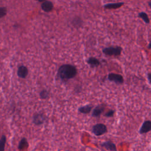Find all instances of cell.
I'll list each match as a JSON object with an SVG mask.
<instances>
[{
    "mask_svg": "<svg viewBox=\"0 0 151 151\" xmlns=\"http://www.w3.org/2000/svg\"><path fill=\"white\" fill-rule=\"evenodd\" d=\"M87 63L89 64L91 67H97L100 65V61L94 57H89L87 60Z\"/></svg>",
    "mask_w": 151,
    "mask_h": 151,
    "instance_id": "8fae6325",
    "label": "cell"
},
{
    "mask_svg": "<svg viewBox=\"0 0 151 151\" xmlns=\"http://www.w3.org/2000/svg\"><path fill=\"white\" fill-rule=\"evenodd\" d=\"M107 127L102 123L96 124L93 126L92 132L96 136H101L107 132Z\"/></svg>",
    "mask_w": 151,
    "mask_h": 151,
    "instance_id": "3957f363",
    "label": "cell"
},
{
    "mask_svg": "<svg viewBox=\"0 0 151 151\" xmlns=\"http://www.w3.org/2000/svg\"><path fill=\"white\" fill-rule=\"evenodd\" d=\"M107 78L110 81L114 82L116 84H122L124 81L123 77L122 75L115 73L109 74Z\"/></svg>",
    "mask_w": 151,
    "mask_h": 151,
    "instance_id": "277c9868",
    "label": "cell"
},
{
    "mask_svg": "<svg viewBox=\"0 0 151 151\" xmlns=\"http://www.w3.org/2000/svg\"><path fill=\"white\" fill-rule=\"evenodd\" d=\"M151 130V122L150 120H146L143 122L140 130V134H144L149 132Z\"/></svg>",
    "mask_w": 151,
    "mask_h": 151,
    "instance_id": "8992f818",
    "label": "cell"
},
{
    "mask_svg": "<svg viewBox=\"0 0 151 151\" xmlns=\"http://www.w3.org/2000/svg\"><path fill=\"white\" fill-rule=\"evenodd\" d=\"M150 73H148V74H147V78H148V81H149V83H150Z\"/></svg>",
    "mask_w": 151,
    "mask_h": 151,
    "instance_id": "ffe728a7",
    "label": "cell"
},
{
    "mask_svg": "<svg viewBox=\"0 0 151 151\" xmlns=\"http://www.w3.org/2000/svg\"><path fill=\"white\" fill-rule=\"evenodd\" d=\"M104 104H100V105H98L93 110V112H92V116L93 117H99L101 113L104 111Z\"/></svg>",
    "mask_w": 151,
    "mask_h": 151,
    "instance_id": "ba28073f",
    "label": "cell"
},
{
    "mask_svg": "<svg viewBox=\"0 0 151 151\" xmlns=\"http://www.w3.org/2000/svg\"><path fill=\"white\" fill-rule=\"evenodd\" d=\"M45 120V116L42 113H36L33 116L32 122L36 125L42 124Z\"/></svg>",
    "mask_w": 151,
    "mask_h": 151,
    "instance_id": "5b68a950",
    "label": "cell"
},
{
    "mask_svg": "<svg viewBox=\"0 0 151 151\" xmlns=\"http://www.w3.org/2000/svg\"><path fill=\"white\" fill-rule=\"evenodd\" d=\"M6 141V137L5 136L3 135L0 139V151L5 150V146Z\"/></svg>",
    "mask_w": 151,
    "mask_h": 151,
    "instance_id": "2e32d148",
    "label": "cell"
},
{
    "mask_svg": "<svg viewBox=\"0 0 151 151\" xmlns=\"http://www.w3.org/2000/svg\"><path fill=\"white\" fill-rule=\"evenodd\" d=\"M49 96V92L47 90H42L40 93V97L41 99H46Z\"/></svg>",
    "mask_w": 151,
    "mask_h": 151,
    "instance_id": "e0dca14e",
    "label": "cell"
},
{
    "mask_svg": "<svg viewBox=\"0 0 151 151\" xmlns=\"http://www.w3.org/2000/svg\"><path fill=\"white\" fill-rule=\"evenodd\" d=\"M114 111L113 110H110L109 111H108L105 114L104 116L107 117H111L113 116L114 115Z\"/></svg>",
    "mask_w": 151,
    "mask_h": 151,
    "instance_id": "d6986e66",
    "label": "cell"
},
{
    "mask_svg": "<svg viewBox=\"0 0 151 151\" xmlns=\"http://www.w3.org/2000/svg\"><path fill=\"white\" fill-rule=\"evenodd\" d=\"M122 48L120 46H111L104 48L102 50L103 54L108 56H119L121 54Z\"/></svg>",
    "mask_w": 151,
    "mask_h": 151,
    "instance_id": "7a4b0ae2",
    "label": "cell"
},
{
    "mask_svg": "<svg viewBox=\"0 0 151 151\" xmlns=\"http://www.w3.org/2000/svg\"><path fill=\"white\" fill-rule=\"evenodd\" d=\"M28 73V71L27 68L25 66L21 65L20 66L17 71V75L19 77L22 78H25Z\"/></svg>",
    "mask_w": 151,
    "mask_h": 151,
    "instance_id": "9c48e42d",
    "label": "cell"
},
{
    "mask_svg": "<svg viewBox=\"0 0 151 151\" xmlns=\"http://www.w3.org/2000/svg\"><path fill=\"white\" fill-rule=\"evenodd\" d=\"M124 2H116V3H109L104 5L103 7L106 9H117L120 8L124 5Z\"/></svg>",
    "mask_w": 151,
    "mask_h": 151,
    "instance_id": "7c38bea8",
    "label": "cell"
},
{
    "mask_svg": "<svg viewBox=\"0 0 151 151\" xmlns=\"http://www.w3.org/2000/svg\"><path fill=\"white\" fill-rule=\"evenodd\" d=\"M6 14V8L5 7H0V18H2Z\"/></svg>",
    "mask_w": 151,
    "mask_h": 151,
    "instance_id": "ac0fdd59",
    "label": "cell"
},
{
    "mask_svg": "<svg viewBox=\"0 0 151 151\" xmlns=\"http://www.w3.org/2000/svg\"><path fill=\"white\" fill-rule=\"evenodd\" d=\"M53 8H54L53 4L52 3V2L49 1H44L41 5V9L46 12L51 11L52 10Z\"/></svg>",
    "mask_w": 151,
    "mask_h": 151,
    "instance_id": "52a82bcc",
    "label": "cell"
},
{
    "mask_svg": "<svg viewBox=\"0 0 151 151\" xmlns=\"http://www.w3.org/2000/svg\"><path fill=\"white\" fill-rule=\"evenodd\" d=\"M93 107V106L92 105L87 104L86 106L80 107L78 109V112L83 113V114H88L91 111Z\"/></svg>",
    "mask_w": 151,
    "mask_h": 151,
    "instance_id": "4fadbf2b",
    "label": "cell"
},
{
    "mask_svg": "<svg viewBox=\"0 0 151 151\" xmlns=\"http://www.w3.org/2000/svg\"><path fill=\"white\" fill-rule=\"evenodd\" d=\"M28 146V142L27 140V139L25 138H22L19 143V145H18V149L20 150H22L25 148H27V147Z\"/></svg>",
    "mask_w": 151,
    "mask_h": 151,
    "instance_id": "5bb4252c",
    "label": "cell"
},
{
    "mask_svg": "<svg viewBox=\"0 0 151 151\" xmlns=\"http://www.w3.org/2000/svg\"><path fill=\"white\" fill-rule=\"evenodd\" d=\"M148 48L150 49V42L149 44V46H148Z\"/></svg>",
    "mask_w": 151,
    "mask_h": 151,
    "instance_id": "44dd1931",
    "label": "cell"
},
{
    "mask_svg": "<svg viewBox=\"0 0 151 151\" xmlns=\"http://www.w3.org/2000/svg\"><path fill=\"white\" fill-rule=\"evenodd\" d=\"M101 146L110 151H116V147L114 143L110 141H106L101 144Z\"/></svg>",
    "mask_w": 151,
    "mask_h": 151,
    "instance_id": "30bf717a",
    "label": "cell"
},
{
    "mask_svg": "<svg viewBox=\"0 0 151 151\" xmlns=\"http://www.w3.org/2000/svg\"><path fill=\"white\" fill-rule=\"evenodd\" d=\"M138 16L139 18H140L141 19H143V21L146 23V24H149L150 22V20H149V18L147 15V14L145 12H141L140 13H139Z\"/></svg>",
    "mask_w": 151,
    "mask_h": 151,
    "instance_id": "9a60e30c",
    "label": "cell"
},
{
    "mask_svg": "<svg viewBox=\"0 0 151 151\" xmlns=\"http://www.w3.org/2000/svg\"><path fill=\"white\" fill-rule=\"evenodd\" d=\"M77 74V70L74 65L71 64H63L59 67L57 76L61 80L67 81L75 77Z\"/></svg>",
    "mask_w": 151,
    "mask_h": 151,
    "instance_id": "6da1fadb",
    "label": "cell"
}]
</instances>
